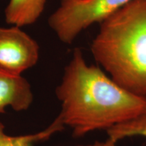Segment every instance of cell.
<instances>
[{"label": "cell", "instance_id": "10", "mask_svg": "<svg viewBox=\"0 0 146 146\" xmlns=\"http://www.w3.org/2000/svg\"><path fill=\"white\" fill-rule=\"evenodd\" d=\"M76 146H87V145H76Z\"/></svg>", "mask_w": 146, "mask_h": 146}, {"label": "cell", "instance_id": "6", "mask_svg": "<svg viewBox=\"0 0 146 146\" xmlns=\"http://www.w3.org/2000/svg\"><path fill=\"white\" fill-rule=\"evenodd\" d=\"M46 0H10L5 9L8 24L23 27L33 24L44 10Z\"/></svg>", "mask_w": 146, "mask_h": 146}, {"label": "cell", "instance_id": "8", "mask_svg": "<svg viewBox=\"0 0 146 146\" xmlns=\"http://www.w3.org/2000/svg\"><path fill=\"white\" fill-rule=\"evenodd\" d=\"M106 132L108 137L116 142L130 137L146 138V112L130 121L112 127Z\"/></svg>", "mask_w": 146, "mask_h": 146}, {"label": "cell", "instance_id": "4", "mask_svg": "<svg viewBox=\"0 0 146 146\" xmlns=\"http://www.w3.org/2000/svg\"><path fill=\"white\" fill-rule=\"evenodd\" d=\"M39 56L38 43L19 27L0 28V68L21 75L36 64Z\"/></svg>", "mask_w": 146, "mask_h": 146}, {"label": "cell", "instance_id": "3", "mask_svg": "<svg viewBox=\"0 0 146 146\" xmlns=\"http://www.w3.org/2000/svg\"><path fill=\"white\" fill-rule=\"evenodd\" d=\"M132 0H60L48 24L58 39L71 44L83 31L102 23Z\"/></svg>", "mask_w": 146, "mask_h": 146}, {"label": "cell", "instance_id": "7", "mask_svg": "<svg viewBox=\"0 0 146 146\" xmlns=\"http://www.w3.org/2000/svg\"><path fill=\"white\" fill-rule=\"evenodd\" d=\"M64 125L56 118L46 129L31 135L11 136L5 133V127L0 120V146H34L39 142L46 141L53 135L64 129Z\"/></svg>", "mask_w": 146, "mask_h": 146}, {"label": "cell", "instance_id": "1", "mask_svg": "<svg viewBox=\"0 0 146 146\" xmlns=\"http://www.w3.org/2000/svg\"><path fill=\"white\" fill-rule=\"evenodd\" d=\"M56 95L61 103L56 118L76 138L107 131L146 112V97L126 90L99 66L88 64L78 47L66 66Z\"/></svg>", "mask_w": 146, "mask_h": 146}, {"label": "cell", "instance_id": "2", "mask_svg": "<svg viewBox=\"0 0 146 146\" xmlns=\"http://www.w3.org/2000/svg\"><path fill=\"white\" fill-rule=\"evenodd\" d=\"M97 63L126 90L146 97V0H132L100 24Z\"/></svg>", "mask_w": 146, "mask_h": 146}, {"label": "cell", "instance_id": "5", "mask_svg": "<svg viewBox=\"0 0 146 146\" xmlns=\"http://www.w3.org/2000/svg\"><path fill=\"white\" fill-rule=\"evenodd\" d=\"M33 102V94L26 78L0 68V114H5L8 107L17 112L27 110Z\"/></svg>", "mask_w": 146, "mask_h": 146}, {"label": "cell", "instance_id": "9", "mask_svg": "<svg viewBox=\"0 0 146 146\" xmlns=\"http://www.w3.org/2000/svg\"><path fill=\"white\" fill-rule=\"evenodd\" d=\"M116 143H117V142L108 137L105 141V143L104 146H116Z\"/></svg>", "mask_w": 146, "mask_h": 146}]
</instances>
